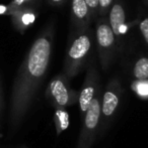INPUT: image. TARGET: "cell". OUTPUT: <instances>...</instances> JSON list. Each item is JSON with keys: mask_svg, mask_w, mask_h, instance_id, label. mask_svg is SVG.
Listing matches in <instances>:
<instances>
[{"mask_svg": "<svg viewBox=\"0 0 148 148\" xmlns=\"http://www.w3.org/2000/svg\"><path fill=\"white\" fill-rule=\"evenodd\" d=\"M53 38V25H49L34 41L18 69L10 103L9 118L12 131H15L24 120L45 78L51 59Z\"/></svg>", "mask_w": 148, "mask_h": 148, "instance_id": "cell-1", "label": "cell"}, {"mask_svg": "<svg viewBox=\"0 0 148 148\" xmlns=\"http://www.w3.org/2000/svg\"><path fill=\"white\" fill-rule=\"evenodd\" d=\"M92 47V32L87 30L78 33L74 36L68 47L64 60V73L68 80L74 78L82 69Z\"/></svg>", "mask_w": 148, "mask_h": 148, "instance_id": "cell-2", "label": "cell"}, {"mask_svg": "<svg viewBox=\"0 0 148 148\" xmlns=\"http://www.w3.org/2000/svg\"><path fill=\"white\" fill-rule=\"evenodd\" d=\"M95 41L101 66L104 71H107L112 64L119 49L117 37L110 25L108 16L97 18L95 25Z\"/></svg>", "mask_w": 148, "mask_h": 148, "instance_id": "cell-3", "label": "cell"}, {"mask_svg": "<svg viewBox=\"0 0 148 148\" xmlns=\"http://www.w3.org/2000/svg\"><path fill=\"white\" fill-rule=\"evenodd\" d=\"M46 95L56 109H65L78 102L79 93L69 85V80L64 74L54 77L49 83Z\"/></svg>", "mask_w": 148, "mask_h": 148, "instance_id": "cell-4", "label": "cell"}, {"mask_svg": "<svg viewBox=\"0 0 148 148\" xmlns=\"http://www.w3.org/2000/svg\"><path fill=\"white\" fill-rule=\"evenodd\" d=\"M101 117V98L99 91L91 101L88 110L85 113L84 123L79 135L77 148H90L97 135V127Z\"/></svg>", "mask_w": 148, "mask_h": 148, "instance_id": "cell-5", "label": "cell"}, {"mask_svg": "<svg viewBox=\"0 0 148 148\" xmlns=\"http://www.w3.org/2000/svg\"><path fill=\"white\" fill-rule=\"evenodd\" d=\"M99 91V78L97 71L95 69L94 64H90L86 72L83 86L79 93V108H80L81 114L86 113L88 110L89 105L93 98L95 97L97 93Z\"/></svg>", "mask_w": 148, "mask_h": 148, "instance_id": "cell-6", "label": "cell"}, {"mask_svg": "<svg viewBox=\"0 0 148 148\" xmlns=\"http://www.w3.org/2000/svg\"><path fill=\"white\" fill-rule=\"evenodd\" d=\"M123 89L118 79H113L107 85V88L101 97V116L109 121L118 110Z\"/></svg>", "mask_w": 148, "mask_h": 148, "instance_id": "cell-7", "label": "cell"}, {"mask_svg": "<svg viewBox=\"0 0 148 148\" xmlns=\"http://www.w3.org/2000/svg\"><path fill=\"white\" fill-rule=\"evenodd\" d=\"M108 19H109L110 25L116 35L117 41L120 47L123 37L125 36V34L129 29V26L126 21V11H125L122 0H115L114 1L109 11V14H108Z\"/></svg>", "mask_w": 148, "mask_h": 148, "instance_id": "cell-8", "label": "cell"}, {"mask_svg": "<svg viewBox=\"0 0 148 148\" xmlns=\"http://www.w3.org/2000/svg\"><path fill=\"white\" fill-rule=\"evenodd\" d=\"M92 22L90 11L85 0H72L71 3V25L74 36L87 30Z\"/></svg>", "mask_w": 148, "mask_h": 148, "instance_id": "cell-9", "label": "cell"}, {"mask_svg": "<svg viewBox=\"0 0 148 148\" xmlns=\"http://www.w3.org/2000/svg\"><path fill=\"white\" fill-rule=\"evenodd\" d=\"M14 28L20 33H24L37 19V12L34 8L19 10L10 15Z\"/></svg>", "mask_w": 148, "mask_h": 148, "instance_id": "cell-10", "label": "cell"}, {"mask_svg": "<svg viewBox=\"0 0 148 148\" xmlns=\"http://www.w3.org/2000/svg\"><path fill=\"white\" fill-rule=\"evenodd\" d=\"M39 2V0H11L7 5H0V15H11L19 10L34 8L33 6Z\"/></svg>", "mask_w": 148, "mask_h": 148, "instance_id": "cell-11", "label": "cell"}, {"mask_svg": "<svg viewBox=\"0 0 148 148\" xmlns=\"http://www.w3.org/2000/svg\"><path fill=\"white\" fill-rule=\"evenodd\" d=\"M132 76L137 81L148 80V57H140L135 60L132 68Z\"/></svg>", "mask_w": 148, "mask_h": 148, "instance_id": "cell-12", "label": "cell"}, {"mask_svg": "<svg viewBox=\"0 0 148 148\" xmlns=\"http://www.w3.org/2000/svg\"><path fill=\"white\" fill-rule=\"evenodd\" d=\"M56 134L59 136L63 131H65L69 126V114L65 109H56L54 114Z\"/></svg>", "mask_w": 148, "mask_h": 148, "instance_id": "cell-13", "label": "cell"}, {"mask_svg": "<svg viewBox=\"0 0 148 148\" xmlns=\"http://www.w3.org/2000/svg\"><path fill=\"white\" fill-rule=\"evenodd\" d=\"M131 89L139 98L143 100H148V80H134L131 84Z\"/></svg>", "mask_w": 148, "mask_h": 148, "instance_id": "cell-14", "label": "cell"}, {"mask_svg": "<svg viewBox=\"0 0 148 148\" xmlns=\"http://www.w3.org/2000/svg\"><path fill=\"white\" fill-rule=\"evenodd\" d=\"M114 1L115 0H99V13H97V16H99V17L108 16L109 11H110V9H111Z\"/></svg>", "mask_w": 148, "mask_h": 148, "instance_id": "cell-15", "label": "cell"}, {"mask_svg": "<svg viewBox=\"0 0 148 148\" xmlns=\"http://www.w3.org/2000/svg\"><path fill=\"white\" fill-rule=\"evenodd\" d=\"M139 31L142 35L145 45L148 47V17L139 20Z\"/></svg>", "mask_w": 148, "mask_h": 148, "instance_id": "cell-16", "label": "cell"}, {"mask_svg": "<svg viewBox=\"0 0 148 148\" xmlns=\"http://www.w3.org/2000/svg\"><path fill=\"white\" fill-rule=\"evenodd\" d=\"M86 4L89 8V11H90V16L91 19H95L99 13V0H85Z\"/></svg>", "mask_w": 148, "mask_h": 148, "instance_id": "cell-17", "label": "cell"}, {"mask_svg": "<svg viewBox=\"0 0 148 148\" xmlns=\"http://www.w3.org/2000/svg\"><path fill=\"white\" fill-rule=\"evenodd\" d=\"M66 1H67V0H48L49 4L52 6H60L63 3H65Z\"/></svg>", "mask_w": 148, "mask_h": 148, "instance_id": "cell-18", "label": "cell"}, {"mask_svg": "<svg viewBox=\"0 0 148 148\" xmlns=\"http://www.w3.org/2000/svg\"><path fill=\"white\" fill-rule=\"evenodd\" d=\"M2 108H3V100H2V93H1V88H0V114H1Z\"/></svg>", "mask_w": 148, "mask_h": 148, "instance_id": "cell-19", "label": "cell"}, {"mask_svg": "<svg viewBox=\"0 0 148 148\" xmlns=\"http://www.w3.org/2000/svg\"><path fill=\"white\" fill-rule=\"evenodd\" d=\"M145 1H146V3L148 4V0H145Z\"/></svg>", "mask_w": 148, "mask_h": 148, "instance_id": "cell-20", "label": "cell"}, {"mask_svg": "<svg viewBox=\"0 0 148 148\" xmlns=\"http://www.w3.org/2000/svg\"><path fill=\"white\" fill-rule=\"evenodd\" d=\"M20 148H26V147H20Z\"/></svg>", "mask_w": 148, "mask_h": 148, "instance_id": "cell-21", "label": "cell"}]
</instances>
